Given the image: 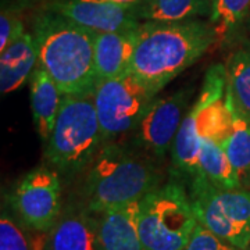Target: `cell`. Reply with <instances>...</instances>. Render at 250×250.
Returning <instances> with one entry per match:
<instances>
[{
  "instance_id": "14",
  "label": "cell",
  "mask_w": 250,
  "mask_h": 250,
  "mask_svg": "<svg viewBox=\"0 0 250 250\" xmlns=\"http://www.w3.org/2000/svg\"><path fill=\"white\" fill-rule=\"evenodd\" d=\"M64 93L56 81L38 62L31 77V110L36 131L47 143L62 108Z\"/></svg>"
},
{
  "instance_id": "21",
  "label": "cell",
  "mask_w": 250,
  "mask_h": 250,
  "mask_svg": "<svg viewBox=\"0 0 250 250\" xmlns=\"http://www.w3.org/2000/svg\"><path fill=\"white\" fill-rule=\"evenodd\" d=\"M224 149L229 157L241 189L250 190V124L235 114L233 129Z\"/></svg>"
},
{
  "instance_id": "3",
  "label": "cell",
  "mask_w": 250,
  "mask_h": 250,
  "mask_svg": "<svg viewBox=\"0 0 250 250\" xmlns=\"http://www.w3.org/2000/svg\"><path fill=\"white\" fill-rule=\"evenodd\" d=\"M31 34L39 64L64 95L90 93L96 86V32L46 7L36 14Z\"/></svg>"
},
{
  "instance_id": "2",
  "label": "cell",
  "mask_w": 250,
  "mask_h": 250,
  "mask_svg": "<svg viewBox=\"0 0 250 250\" xmlns=\"http://www.w3.org/2000/svg\"><path fill=\"white\" fill-rule=\"evenodd\" d=\"M163 181L160 160L132 145L106 142L89 164L83 205L95 214L139 202Z\"/></svg>"
},
{
  "instance_id": "12",
  "label": "cell",
  "mask_w": 250,
  "mask_h": 250,
  "mask_svg": "<svg viewBox=\"0 0 250 250\" xmlns=\"http://www.w3.org/2000/svg\"><path fill=\"white\" fill-rule=\"evenodd\" d=\"M138 28L102 32L95 39V71L96 80H110L131 71L138 43Z\"/></svg>"
},
{
  "instance_id": "17",
  "label": "cell",
  "mask_w": 250,
  "mask_h": 250,
  "mask_svg": "<svg viewBox=\"0 0 250 250\" xmlns=\"http://www.w3.org/2000/svg\"><path fill=\"white\" fill-rule=\"evenodd\" d=\"M227 68V96L235 114L250 124V47L242 45L229 54Z\"/></svg>"
},
{
  "instance_id": "6",
  "label": "cell",
  "mask_w": 250,
  "mask_h": 250,
  "mask_svg": "<svg viewBox=\"0 0 250 250\" xmlns=\"http://www.w3.org/2000/svg\"><path fill=\"white\" fill-rule=\"evenodd\" d=\"M197 223L241 250L250 246V190L220 189L202 174L189 181Z\"/></svg>"
},
{
  "instance_id": "20",
  "label": "cell",
  "mask_w": 250,
  "mask_h": 250,
  "mask_svg": "<svg viewBox=\"0 0 250 250\" xmlns=\"http://www.w3.org/2000/svg\"><path fill=\"white\" fill-rule=\"evenodd\" d=\"M197 174L220 189H241L229 157L221 145L202 139L197 160Z\"/></svg>"
},
{
  "instance_id": "23",
  "label": "cell",
  "mask_w": 250,
  "mask_h": 250,
  "mask_svg": "<svg viewBox=\"0 0 250 250\" xmlns=\"http://www.w3.org/2000/svg\"><path fill=\"white\" fill-rule=\"evenodd\" d=\"M25 32L22 17L17 10H11L3 4L0 16V52H3L18 36Z\"/></svg>"
},
{
  "instance_id": "26",
  "label": "cell",
  "mask_w": 250,
  "mask_h": 250,
  "mask_svg": "<svg viewBox=\"0 0 250 250\" xmlns=\"http://www.w3.org/2000/svg\"><path fill=\"white\" fill-rule=\"evenodd\" d=\"M111 1L118 3V4H123V6H128V7H136L143 0H111Z\"/></svg>"
},
{
  "instance_id": "5",
  "label": "cell",
  "mask_w": 250,
  "mask_h": 250,
  "mask_svg": "<svg viewBox=\"0 0 250 250\" xmlns=\"http://www.w3.org/2000/svg\"><path fill=\"white\" fill-rule=\"evenodd\" d=\"M197 224L189 192L178 181L163 184L139 202L145 250H184Z\"/></svg>"
},
{
  "instance_id": "18",
  "label": "cell",
  "mask_w": 250,
  "mask_h": 250,
  "mask_svg": "<svg viewBox=\"0 0 250 250\" xmlns=\"http://www.w3.org/2000/svg\"><path fill=\"white\" fill-rule=\"evenodd\" d=\"M192 108L196 111L197 131L200 138L214 141L224 147L232 132L235 120V111L227 93L213 104H205L196 99Z\"/></svg>"
},
{
  "instance_id": "22",
  "label": "cell",
  "mask_w": 250,
  "mask_h": 250,
  "mask_svg": "<svg viewBox=\"0 0 250 250\" xmlns=\"http://www.w3.org/2000/svg\"><path fill=\"white\" fill-rule=\"evenodd\" d=\"M35 231L20 221L17 215L10 213L4 207L0 217V250H45L46 246H38L34 238Z\"/></svg>"
},
{
  "instance_id": "7",
  "label": "cell",
  "mask_w": 250,
  "mask_h": 250,
  "mask_svg": "<svg viewBox=\"0 0 250 250\" xmlns=\"http://www.w3.org/2000/svg\"><path fill=\"white\" fill-rule=\"evenodd\" d=\"M153 93L132 71L96 82L93 100L104 143L132 132L152 106Z\"/></svg>"
},
{
  "instance_id": "24",
  "label": "cell",
  "mask_w": 250,
  "mask_h": 250,
  "mask_svg": "<svg viewBox=\"0 0 250 250\" xmlns=\"http://www.w3.org/2000/svg\"><path fill=\"white\" fill-rule=\"evenodd\" d=\"M184 250H241L232 246L231 243L225 242L217 235L210 232L203 225L197 224L190 239L188 242L187 248Z\"/></svg>"
},
{
  "instance_id": "8",
  "label": "cell",
  "mask_w": 250,
  "mask_h": 250,
  "mask_svg": "<svg viewBox=\"0 0 250 250\" xmlns=\"http://www.w3.org/2000/svg\"><path fill=\"white\" fill-rule=\"evenodd\" d=\"M10 206L29 229L49 233L62 215V181L47 167L35 168L20 179Z\"/></svg>"
},
{
  "instance_id": "4",
  "label": "cell",
  "mask_w": 250,
  "mask_h": 250,
  "mask_svg": "<svg viewBox=\"0 0 250 250\" xmlns=\"http://www.w3.org/2000/svg\"><path fill=\"white\" fill-rule=\"evenodd\" d=\"M103 145L93 92L64 95L53 132L46 143V160L62 172H77L89 167Z\"/></svg>"
},
{
  "instance_id": "27",
  "label": "cell",
  "mask_w": 250,
  "mask_h": 250,
  "mask_svg": "<svg viewBox=\"0 0 250 250\" xmlns=\"http://www.w3.org/2000/svg\"><path fill=\"white\" fill-rule=\"evenodd\" d=\"M248 250H250V246H249V249H248Z\"/></svg>"
},
{
  "instance_id": "19",
  "label": "cell",
  "mask_w": 250,
  "mask_h": 250,
  "mask_svg": "<svg viewBox=\"0 0 250 250\" xmlns=\"http://www.w3.org/2000/svg\"><path fill=\"white\" fill-rule=\"evenodd\" d=\"M208 21L215 32V43L229 45L233 38L243 34L250 17V0H210Z\"/></svg>"
},
{
  "instance_id": "13",
  "label": "cell",
  "mask_w": 250,
  "mask_h": 250,
  "mask_svg": "<svg viewBox=\"0 0 250 250\" xmlns=\"http://www.w3.org/2000/svg\"><path fill=\"white\" fill-rule=\"evenodd\" d=\"M139 202L98 214L99 250H145L138 227Z\"/></svg>"
},
{
  "instance_id": "1",
  "label": "cell",
  "mask_w": 250,
  "mask_h": 250,
  "mask_svg": "<svg viewBox=\"0 0 250 250\" xmlns=\"http://www.w3.org/2000/svg\"><path fill=\"white\" fill-rule=\"evenodd\" d=\"M214 43L215 32L210 21L200 18L179 22L145 21L138 28L131 71L157 95Z\"/></svg>"
},
{
  "instance_id": "10",
  "label": "cell",
  "mask_w": 250,
  "mask_h": 250,
  "mask_svg": "<svg viewBox=\"0 0 250 250\" xmlns=\"http://www.w3.org/2000/svg\"><path fill=\"white\" fill-rule=\"evenodd\" d=\"M46 7L96 34L126 31L141 25L135 7L111 0H50Z\"/></svg>"
},
{
  "instance_id": "9",
  "label": "cell",
  "mask_w": 250,
  "mask_h": 250,
  "mask_svg": "<svg viewBox=\"0 0 250 250\" xmlns=\"http://www.w3.org/2000/svg\"><path fill=\"white\" fill-rule=\"evenodd\" d=\"M193 89L177 90L170 96L156 98L152 106L131 132V145L163 161L171 152L184 118L188 114Z\"/></svg>"
},
{
  "instance_id": "15",
  "label": "cell",
  "mask_w": 250,
  "mask_h": 250,
  "mask_svg": "<svg viewBox=\"0 0 250 250\" xmlns=\"http://www.w3.org/2000/svg\"><path fill=\"white\" fill-rule=\"evenodd\" d=\"M34 36L25 31L21 36L0 52V92L10 95L24 86L38 65Z\"/></svg>"
},
{
  "instance_id": "11",
  "label": "cell",
  "mask_w": 250,
  "mask_h": 250,
  "mask_svg": "<svg viewBox=\"0 0 250 250\" xmlns=\"http://www.w3.org/2000/svg\"><path fill=\"white\" fill-rule=\"evenodd\" d=\"M99 215L86 206L67 208L47 233L45 250H99Z\"/></svg>"
},
{
  "instance_id": "16",
  "label": "cell",
  "mask_w": 250,
  "mask_h": 250,
  "mask_svg": "<svg viewBox=\"0 0 250 250\" xmlns=\"http://www.w3.org/2000/svg\"><path fill=\"white\" fill-rule=\"evenodd\" d=\"M210 0H143L135 14L141 22H179L200 17H210Z\"/></svg>"
},
{
  "instance_id": "25",
  "label": "cell",
  "mask_w": 250,
  "mask_h": 250,
  "mask_svg": "<svg viewBox=\"0 0 250 250\" xmlns=\"http://www.w3.org/2000/svg\"><path fill=\"white\" fill-rule=\"evenodd\" d=\"M242 39H243L242 42L250 47V17L249 20H248V22H246L245 28H243V36H242Z\"/></svg>"
}]
</instances>
